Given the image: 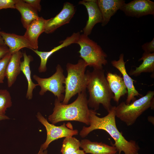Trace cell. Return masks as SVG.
<instances>
[{
	"mask_svg": "<svg viewBox=\"0 0 154 154\" xmlns=\"http://www.w3.org/2000/svg\"><path fill=\"white\" fill-rule=\"evenodd\" d=\"M143 60V62L138 67H136L135 69L131 70L129 75L136 77L140 75L142 73L145 72L154 73V52L147 53L144 52L139 61Z\"/></svg>",
	"mask_w": 154,
	"mask_h": 154,
	"instance_id": "obj_21",
	"label": "cell"
},
{
	"mask_svg": "<svg viewBox=\"0 0 154 154\" xmlns=\"http://www.w3.org/2000/svg\"><path fill=\"white\" fill-rule=\"evenodd\" d=\"M111 63L122 75L123 79L127 90V95L125 102V104H129L131 101L132 102L136 100L135 96H143L136 89L133 85V82L135 80L130 77L127 72L125 67L126 62H125L124 60V54H121L118 60H112Z\"/></svg>",
	"mask_w": 154,
	"mask_h": 154,
	"instance_id": "obj_11",
	"label": "cell"
},
{
	"mask_svg": "<svg viewBox=\"0 0 154 154\" xmlns=\"http://www.w3.org/2000/svg\"><path fill=\"white\" fill-rule=\"evenodd\" d=\"M75 12L73 4L68 2L64 3L62 9L58 14L54 17L46 19L44 32L52 33L59 27L69 23Z\"/></svg>",
	"mask_w": 154,
	"mask_h": 154,
	"instance_id": "obj_9",
	"label": "cell"
},
{
	"mask_svg": "<svg viewBox=\"0 0 154 154\" xmlns=\"http://www.w3.org/2000/svg\"><path fill=\"white\" fill-rule=\"evenodd\" d=\"M119 154L118 153H115L114 154Z\"/></svg>",
	"mask_w": 154,
	"mask_h": 154,
	"instance_id": "obj_36",
	"label": "cell"
},
{
	"mask_svg": "<svg viewBox=\"0 0 154 154\" xmlns=\"http://www.w3.org/2000/svg\"><path fill=\"white\" fill-rule=\"evenodd\" d=\"M15 9L20 13L21 23L26 29L33 21L39 17L38 11L23 0H16Z\"/></svg>",
	"mask_w": 154,
	"mask_h": 154,
	"instance_id": "obj_20",
	"label": "cell"
},
{
	"mask_svg": "<svg viewBox=\"0 0 154 154\" xmlns=\"http://www.w3.org/2000/svg\"><path fill=\"white\" fill-rule=\"evenodd\" d=\"M76 43L80 46V56L87 66L93 69H103L108 64V56L98 44L84 34L80 35Z\"/></svg>",
	"mask_w": 154,
	"mask_h": 154,
	"instance_id": "obj_6",
	"label": "cell"
},
{
	"mask_svg": "<svg viewBox=\"0 0 154 154\" xmlns=\"http://www.w3.org/2000/svg\"><path fill=\"white\" fill-rule=\"evenodd\" d=\"M80 147L85 153L91 154H113L117 153L116 147L102 142H92L84 139L80 141Z\"/></svg>",
	"mask_w": 154,
	"mask_h": 154,
	"instance_id": "obj_18",
	"label": "cell"
},
{
	"mask_svg": "<svg viewBox=\"0 0 154 154\" xmlns=\"http://www.w3.org/2000/svg\"><path fill=\"white\" fill-rule=\"evenodd\" d=\"M16 0H0V10L8 8L15 9Z\"/></svg>",
	"mask_w": 154,
	"mask_h": 154,
	"instance_id": "obj_26",
	"label": "cell"
},
{
	"mask_svg": "<svg viewBox=\"0 0 154 154\" xmlns=\"http://www.w3.org/2000/svg\"><path fill=\"white\" fill-rule=\"evenodd\" d=\"M110 88L114 94L113 100L118 103L121 97L127 93L123 78L116 73L108 72L106 77Z\"/></svg>",
	"mask_w": 154,
	"mask_h": 154,
	"instance_id": "obj_19",
	"label": "cell"
},
{
	"mask_svg": "<svg viewBox=\"0 0 154 154\" xmlns=\"http://www.w3.org/2000/svg\"><path fill=\"white\" fill-rule=\"evenodd\" d=\"M46 19L39 17L33 21L26 29L24 36L29 42L33 49L37 50L38 39L39 36L44 32Z\"/></svg>",
	"mask_w": 154,
	"mask_h": 154,
	"instance_id": "obj_15",
	"label": "cell"
},
{
	"mask_svg": "<svg viewBox=\"0 0 154 154\" xmlns=\"http://www.w3.org/2000/svg\"><path fill=\"white\" fill-rule=\"evenodd\" d=\"M0 34L5 44L9 48V52L12 54L24 48L33 49L29 42L24 35H19L1 31H0Z\"/></svg>",
	"mask_w": 154,
	"mask_h": 154,
	"instance_id": "obj_16",
	"label": "cell"
},
{
	"mask_svg": "<svg viewBox=\"0 0 154 154\" xmlns=\"http://www.w3.org/2000/svg\"><path fill=\"white\" fill-rule=\"evenodd\" d=\"M12 105L11 96L7 89H0V114H5L8 108Z\"/></svg>",
	"mask_w": 154,
	"mask_h": 154,
	"instance_id": "obj_24",
	"label": "cell"
},
{
	"mask_svg": "<svg viewBox=\"0 0 154 154\" xmlns=\"http://www.w3.org/2000/svg\"><path fill=\"white\" fill-rule=\"evenodd\" d=\"M9 52V48L6 45H0V60Z\"/></svg>",
	"mask_w": 154,
	"mask_h": 154,
	"instance_id": "obj_29",
	"label": "cell"
},
{
	"mask_svg": "<svg viewBox=\"0 0 154 154\" xmlns=\"http://www.w3.org/2000/svg\"><path fill=\"white\" fill-rule=\"evenodd\" d=\"M120 10L127 16L139 18L154 15V2L149 0H134L124 3Z\"/></svg>",
	"mask_w": 154,
	"mask_h": 154,
	"instance_id": "obj_10",
	"label": "cell"
},
{
	"mask_svg": "<svg viewBox=\"0 0 154 154\" xmlns=\"http://www.w3.org/2000/svg\"><path fill=\"white\" fill-rule=\"evenodd\" d=\"M23 60L21 62V69L27 80L28 83L27 89L26 97L29 100L32 99L33 97V90L38 86L32 81L31 78V71L30 68V64L32 60V58L30 55H28L25 52L23 53Z\"/></svg>",
	"mask_w": 154,
	"mask_h": 154,
	"instance_id": "obj_22",
	"label": "cell"
},
{
	"mask_svg": "<svg viewBox=\"0 0 154 154\" xmlns=\"http://www.w3.org/2000/svg\"><path fill=\"white\" fill-rule=\"evenodd\" d=\"M144 52L151 53L154 52V38L150 42H147L141 46Z\"/></svg>",
	"mask_w": 154,
	"mask_h": 154,
	"instance_id": "obj_27",
	"label": "cell"
},
{
	"mask_svg": "<svg viewBox=\"0 0 154 154\" xmlns=\"http://www.w3.org/2000/svg\"><path fill=\"white\" fill-rule=\"evenodd\" d=\"M103 69H94L86 72L88 77L87 88L89 94L88 106L95 111L102 105L108 112L112 106L111 102L114 95L110 90Z\"/></svg>",
	"mask_w": 154,
	"mask_h": 154,
	"instance_id": "obj_3",
	"label": "cell"
},
{
	"mask_svg": "<svg viewBox=\"0 0 154 154\" xmlns=\"http://www.w3.org/2000/svg\"><path fill=\"white\" fill-rule=\"evenodd\" d=\"M72 154H85L83 150L80 149L76 151Z\"/></svg>",
	"mask_w": 154,
	"mask_h": 154,
	"instance_id": "obj_31",
	"label": "cell"
},
{
	"mask_svg": "<svg viewBox=\"0 0 154 154\" xmlns=\"http://www.w3.org/2000/svg\"><path fill=\"white\" fill-rule=\"evenodd\" d=\"M154 91H149L144 96L129 104L121 102L116 106V116L128 126L133 125L137 118L149 108H154Z\"/></svg>",
	"mask_w": 154,
	"mask_h": 154,
	"instance_id": "obj_5",
	"label": "cell"
},
{
	"mask_svg": "<svg viewBox=\"0 0 154 154\" xmlns=\"http://www.w3.org/2000/svg\"><path fill=\"white\" fill-rule=\"evenodd\" d=\"M87 66L82 59H80L76 64H67V74L65 78V95L62 104H68L72 97L86 90L88 77L85 71Z\"/></svg>",
	"mask_w": 154,
	"mask_h": 154,
	"instance_id": "obj_4",
	"label": "cell"
},
{
	"mask_svg": "<svg viewBox=\"0 0 154 154\" xmlns=\"http://www.w3.org/2000/svg\"><path fill=\"white\" fill-rule=\"evenodd\" d=\"M80 35L79 32L73 33L70 36L67 37L65 39L62 41L60 45L54 47L49 51H41L38 50L31 49L40 57V64L38 68L39 72H46L47 70L46 64L49 57L54 53L61 49L72 44L76 43Z\"/></svg>",
	"mask_w": 154,
	"mask_h": 154,
	"instance_id": "obj_13",
	"label": "cell"
},
{
	"mask_svg": "<svg viewBox=\"0 0 154 154\" xmlns=\"http://www.w3.org/2000/svg\"><path fill=\"white\" fill-rule=\"evenodd\" d=\"M53 112L48 118L51 124L64 121H78L89 125L90 110L86 90L78 94L76 99L69 104H63L56 98Z\"/></svg>",
	"mask_w": 154,
	"mask_h": 154,
	"instance_id": "obj_2",
	"label": "cell"
},
{
	"mask_svg": "<svg viewBox=\"0 0 154 154\" xmlns=\"http://www.w3.org/2000/svg\"><path fill=\"white\" fill-rule=\"evenodd\" d=\"M1 28L0 27V31ZM6 45L5 43L4 40L0 34V45Z\"/></svg>",
	"mask_w": 154,
	"mask_h": 154,
	"instance_id": "obj_34",
	"label": "cell"
},
{
	"mask_svg": "<svg viewBox=\"0 0 154 154\" xmlns=\"http://www.w3.org/2000/svg\"><path fill=\"white\" fill-rule=\"evenodd\" d=\"M23 56V53L20 50L12 54L7 66L5 73L9 87H11L14 84L21 71V58Z\"/></svg>",
	"mask_w": 154,
	"mask_h": 154,
	"instance_id": "obj_17",
	"label": "cell"
},
{
	"mask_svg": "<svg viewBox=\"0 0 154 154\" xmlns=\"http://www.w3.org/2000/svg\"><path fill=\"white\" fill-rule=\"evenodd\" d=\"M47 152L46 150L43 151L40 149L38 152L37 154H47Z\"/></svg>",
	"mask_w": 154,
	"mask_h": 154,
	"instance_id": "obj_33",
	"label": "cell"
},
{
	"mask_svg": "<svg viewBox=\"0 0 154 154\" xmlns=\"http://www.w3.org/2000/svg\"><path fill=\"white\" fill-rule=\"evenodd\" d=\"M115 107L112 106L108 114L102 117L96 115V111L90 110L89 126L83 127L79 133L80 136L84 138L95 130H103L106 131L114 140L113 146L116 148L119 154H121L122 152L125 154L138 152L140 148L136 142L132 140H127L118 130L116 121Z\"/></svg>",
	"mask_w": 154,
	"mask_h": 154,
	"instance_id": "obj_1",
	"label": "cell"
},
{
	"mask_svg": "<svg viewBox=\"0 0 154 154\" xmlns=\"http://www.w3.org/2000/svg\"><path fill=\"white\" fill-rule=\"evenodd\" d=\"M9 119V117L5 115L0 114V120Z\"/></svg>",
	"mask_w": 154,
	"mask_h": 154,
	"instance_id": "obj_30",
	"label": "cell"
},
{
	"mask_svg": "<svg viewBox=\"0 0 154 154\" xmlns=\"http://www.w3.org/2000/svg\"><path fill=\"white\" fill-rule=\"evenodd\" d=\"M11 55L9 52L0 60V84L4 82L7 67Z\"/></svg>",
	"mask_w": 154,
	"mask_h": 154,
	"instance_id": "obj_25",
	"label": "cell"
},
{
	"mask_svg": "<svg viewBox=\"0 0 154 154\" xmlns=\"http://www.w3.org/2000/svg\"><path fill=\"white\" fill-rule=\"evenodd\" d=\"M36 116L38 120L45 127L46 131V139L40 148L43 151L46 150L49 145L54 141L78 134L77 130L68 127L65 123L59 126L50 123L39 112H38Z\"/></svg>",
	"mask_w": 154,
	"mask_h": 154,
	"instance_id": "obj_8",
	"label": "cell"
},
{
	"mask_svg": "<svg viewBox=\"0 0 154 154\" xmlns=\"http://www.w3.org/2000/svg\"><path fill=\"white\" fill-rule=\"evenodd\" d=\"M154 117L150 116L148 117V121L154 125Z\"/></svg>",
	"mask_w": 154,
	"mask_h": 154,
	"instance_id": "obj_32",
	"label": "cell"
},
{
	"mask_svg": "<svg viewBox=\"0 0 154 154\" xmlns=\"http://www.w3.org/2000/svg\"><path fill=\"white\" fill-rule=\"evenodd\" d=\"M80 141L74 137H65L62 142L61 149L62 154H72L80 149Z\"/></svg>",
	"mask_w": 154,
	"mask_h": 154,
	"instance_id": "obj_23",
	"label": "cell"
},
{
	"mask_svg": "<svg viewBox=\"0 0 154 154\" xmlns=\"http://www.w3.org/2000/svg\"><path fill=\"white\" fill-rule=\"evenodd\" d=\"M124 0H97L96 3L102 14V26L106 25L122 6L125 3Z\"/></svg>",
	"mask_w": 154,
	"mask_h": 154,
	"instance_id": "obj_14",
	"label": "cell"
},
{
	"mask_svg": "<svg viewBox=\"0 0 154 154\" xmlns=\"http://www.w3.org/2000/svg\"><path fill=\"white\" fill-rule=\"evenodd\" d=\"M56 71L52 76L49 78H43L36 74L33 75V78L40 87L39 94L43 95L47 91L52 92L57 97L60 102H62L64 96L65 77L63 74L64 70L61 66L58 64L56 68Z\"/></svg>",
	"mask_w": 154,
	"mask_h": 154,
	"instance_id": "obj_7",
	"label": "cell"
},
{
	"mask_svg": "<svg viewBox=\"0 0 154 154\" xmlns=\"http://www.w3.org/2000/svg\"><path fill=\"white\" fill-rule=\"evenodd\" d=\"M26 3L29 4L32 7L37 10L38 11L40 12L41 9L40 5V0H23Z\"/></svg>",
	"mask_w": 154,
	"mask_h": 154,
	"instance_id": "obj_28",
	"label": "cell"
},
{
	"mask_svg": "<svg viewBox=\"0 0 154 154\" xmlns=\"http://www.w3.org/2000/svg\"><path fill=\"white\" fill-rule=\"evenodd\" d=\"M78 4L84 6L88 14V19L83 29V34L88 36L91 33L94 26L98 23H102V17L98 7L96 0H83Z\"/></svg>",
	"mask_w": 154,
	"mask_h": 154,
	"instance_id": "obj_12",
	"label": "cell"
},
{
	"mask_svg": "<svg viewBox=\"0 0 154 154\" xmlns=\"http://www.w3.org/2000/svg\"><path fill=\"white\" fill-rule=\"evenodd\" d=\"M131 154H139V153H138V152H136V153H132Z\"/></svg>",
	"mask_w": 154,
	"mask_h": 154,
	"instance_id": "obj_35",
	"label": "cell"
}]
</instances>
